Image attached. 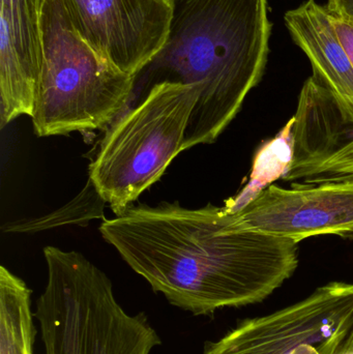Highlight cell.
I'll return each instance as SVG.
<instances>
[{"mask_svg": "<svg viewBox=\"0 0 353 354\" xmlns=\"http://www.w3.org/2000/svg\"><path fill=\"white\" fill-rule=\"evenodd\" d=\"M103 239L155 292L194 315L261 303L298 268V243L242 230L229 207L131 205Z\"/></svg>", "mask_w": 353, "mask_h": 354, "instance_id": "1", "label": "cell"}, {"mask_svg": "<svg viewBox=\"0 0 353 354\" xmlns=\"http://www.w3.org/2000/svg\"><path fill=\"white\" fill-rule=\"evenodd\" d=\"M163 49L135 76L126 112L162 83L200 87L184 151L211 145L260 82L269 54L267 0H171Z\"/></svg>", "mask_w": 353, "mask_h": 354, "instance_id": "2", "label": "cell"}, {"mask_svg": "<svg viewBox=\"0 0 353 354\" xmlns=\"http://www.w3.org/2000/svg\"><path fill=\"white\" fill-rule=\"evenodd\" d=\"M47 284L35 318L45 354H151L161 339L144 313L130 315L107 274L76 251L44 249Z\"/></svg>", "mask_w": 353, "mask_h": 354, "instance_id": "3", "label": "cell"}, {"mask_svg": "<svg viewBox=\"0 0 353 354\" xmlns=\"http://www.w3.org/2000/svg\"><path fill=\"white\" fill-rule=\"evenodd\" d=\"M43 64L33 131L37 137L64 136L111 126L124 114L135 76L99 55L73 26L64 0H43Z\"/></svg>", "mask_w": 353, "mask_h": 354, "instance_id": "4", "label": "cell"}, {"mask_svg": "<svg viewBox=\"0 0 353 354\" xmlns=\"http://www.w3.org/2000/svg\"><path fill=\"white\" fill-rule=\"evenodd\" d=\"M200 87L162 83L108 128L88 178L115 216L160 180L184 151V134Z\"/></svg>", "mask_w": 353, "mask_h": 354, "instance_id": "5", "label": "cell"}, {"mask_svg": "<svg viewBox=\"0 0 353 354\" xmlns=\"http://www.w3.org/2000/svg\"><path fill=\"white\" fill-rule=\"evenodd\" d=\"M353 330V284L331 282L308 297L240 322L203 354H338Z\"/></svg>", "mask_w": 353, "mask_h": 354, "instance_id": "6", "label": "cell"}, {"mask_svg": "<svg viewBox=\"0 0 353 354\" xmlns=\"http://www.w3.org/2000/svg\"><path fill=\"white\" fill-rule=\"evenodd\" d=\"M231 210L238 228L298 243L321 235L353 239V178L292 189L271 185Z\"/></svg>", "mask_w": 353, "mask_h": 354, "instance_id": "7", "label": "cell"}, {"mask_svg": "<svg viewBox=\"0 0 353 354\" xmlns=\"http://www.w3.org/2000/svg\"><path fill=\"white\" fill-rule=\"evenodd\" d=\"M77 32L99 55L136 76L163 49L171 0H64Z\"/></svg>", "mask_w": 353, "mask_h": 354, "instance_id": "8", "label": "cell"}, {"mask_svg": "<svg viewBox=\"0 0 353 354\" xmlns=\"http://www.w3.org/2000/svg\"><path fill=\"white\" fill-rule=\"evenodd\" d=\"M292 122L284 180H296L303 171L323 163L353 141V109L314 76L303 86Z\"/></svg>", "mask_w": 353, "mask_h": 354, "instance_id": "9", "label": "cell"}, {"mask_svg": "<svg viewBox=\"0 0 353 354\" xmlns=\"http://www.w3.org/2000/svg\"><path fill=\"white\" fill-rule=\"evenodd\" d=\"M294 43L308 56L313 76L353 109V64L327 6L308 0L284 16Z\"/></svg>", "mask_w": 353, "mask_h": 354, "instance_id": "10", "label": "cell"}, {"mask_svg": "<svg viewBox=\"0 0 353 354\" xmlns=\"http://www.w3.org/2000/svg\"><path fill=\"white\" fill-rule=\"evenodd\" d=\"M31 290L22 279L0 268V354H33L35 328Z\"/></svg>", "mask_w": 353, "mask_h": 354, "instance_id": "11", "label": "cell"}, {"mask_svg": "<svg viewBox=\"0 0 353 354\" xmlns=\"http://www.w3.org/2000/svg\"><path fill=\"white\" fill-rule=\"evenodd\" d=\"M41 8L35 0H1L0 32L12 41L19 59L39 80L43 64Z\"/></svg>", "mask_w": 353, "mask_h": 354, "instance_id": "12", "label": "cell"}, {"mask_svg": "<svg viewBox=\"0 0 353 354\" xmlns=\"http://www.w3.org/2000/svg\"><path fill=\"white\" fill-rule=\"evenodd\" d=\"M107 202L99 195L88 178L84 189L59 209L31 220L15 221L2 226V231L10 233H32L56 227L79 225L86 226L93 220H105L104 207Z\"/></svg>", "mask_w": 353, "mask_h": 354, "instance_id": "13", "label": "cell"}, {"mask_svg": "<svg viewBox=\"0 0 353 354\" xmlns=\"http://www.w3.org/2000/svg\"><path fill=\"white\" fill-rule=\"evenodd\" d=\"M353 178V141L318 165L296 177L304 183H323Z\"/></svg>", "mask_w": 353, "mask_h": 354, "instance_id": "14", "label": "cell"}, {"mask_svg": "<svg viewBox=\"0 0 353 354\" xmlns=\"http://www.w3.org/2000/svg\"><path fill=\"white\" fill-rule=\"evenodd\" d=\"M332 21L335 26L336 32L347 52L353 64V20L344 18L339 15L331 12Z\"/></svg>", "mask_w": 353, "mask_h": 354, "instance_id": "15", "label": "cell"}, {"mask_svg": "<svg viewBox=\"0 0 353 354\" xmlns=\"http://www.w3.org/2000/svg\"><path fill=\"white\" fill-rule=\"evenodd\" d=\"M327 8L333 14L353 20V0H327Z\"/></svg>", "mask_w": 353, "mask_h": 354, "instance_id": "16", "label": "cell"}, {"mask_svg": "<svg viewBox=\"0 0 353 354\" xmlns=\"http://www.w3.org/2000/svg\"><path fill=\"white\" fill-rule=\"evenodd\" d=\"M342 353H353V330L350 336L348 337L347 340H346L345 344H344L343 348H342ZM340 351V353H341Z\"/></svg>", "mask_w": 353, "mask_h": 354, "instance_id": "17", "label": "cell"}, {"mask_svg": "<svg viewBox=\"0 0 353 354\" xmlns=\"http://www.w3.org/2000/svg\"><path fill=\"white\" fill-rule=\"evenodd\" d=\"M35 2H37V6H39V8H41V2H43V0H35Z\"/></svg>", "mask_w": 353, "mask_h": 354, "instance_id": "18", "label": "cell"}, {"mask_svg": "<svg viewBox=\"0 0 353 354\" xmlns=\"http://www.w3.org/2000/svg\"><path fill=\"white\" fill-rule=\"evenodd\" d=\"M338 354H353V353H342V351H341V353H338Z\"/></svg>", "mask_w": 353, "mask_h": 354, "instance_id": "19", "label": "cell"}]
</instances>
